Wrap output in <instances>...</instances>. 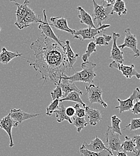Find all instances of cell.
I'll return each instance as SVG.
<instances>
[{
  "instance_id": "cell-3",
  "label": "cell",
  "mask_w": 140,
  "mask_h": 156,
  "mask_svg": "<svg viewBox=\"0 0 140 156\" xmlns=\"http://www.w3.org/2000/svg\"><path fill=\"white\" fill-rule=\"evenodd\" d=\"M94 4V21L100 27L102 22L108 20L111 15L112 5L107 4L104 1H102V5H99L95 1H92Z\"/></svg>"
},
{
  "instance_id": "cell-31",
  "label": "cell",
  "mask_w": 140,
  "mask_h": 156,
  "mask_svg": "<svg viewBox=\"0 0 140 156\" xmlns=\"http://www.w3.org/2000/svg\"><path fill=\"white\" fill-rule=\"evenodd\" d=\"M60 105V99H56L53 101L46 108V115L51 116L53 112L57 109Z\"/></svg>"
},
{
  "instance_id": "cell-25",
  "label": "cell",
  "mask_w": 140,
  "mask_h": 156,
  "mask_svg": "<svg viewBox=\"0 0 140 156\" xmlns=\"http://www.w3.org/2000/svg\"><path fill=\"white\" fill-rule=\"evenodd\" d=\"M80 94L77 92L73 91L68 94L65 98H62L60 99V102L62 103L63 101H74L77 102L78 103L81 104L84 108L86 107V105L82 101V100L80 98Z\"/></svg>"
},
{
  "instance_id": "cell-36",
  "label": "cell",
  "mask_w": 140,
  "mask_h": 156,
  "mask_svg": "<svg viewBox=\"0 0 140 156\" xmlns=\"http://www.w3.org/2000/svg\"><path fill=\"white\" fill-rule=\"evenodd\" d=\"M136 101L135 104L134 105V107L131 110V112L135 115L140 114V98Z\"/></svg>"
},
{
  "instance_id": "cell-17",
  "label": "cell",
  "mask_w": 140,
  "mask_h": 156,
  "mask_svg": "<svg viewBox=\"0 0 140 156\" xmlns=\"http://www.w3.org/2000/svg\"><path fill=\"white\" fill-rule=\"evenodd\" d=\"M60 85L62 91L63 97L62 98H65L68 94H70L71 92L76 91L80 94V95H83L82 91L77 88V87L76 85L74 82L69 80H61L60 82Z\"/></svg>"
},
{
  "instance_id": "cell-38",
  "label": "cell",
  "mask_w": 140,
  "mask_h": 156,
  "mask_svg": "<svg viewBox=\"0 0 140 156\" xmlns=\"http://www.w3.org/2000/svg\"><path fill=\"white\" fill-rule=\"evenodd\" d=\"M117 156H128L126 153L123 151H120V152H118V154Z\"/></svg>"
},
{
  "instance_id": "cell-26",
  "label": "cell",
  "mask_w": 140,
  "mask_h": 156,
  "mask_svg": "<svg viewBox=\"0 0 140 156\" xmlns=\"http://www.w3.org/2000/svg\"><path fill=\"white\" fill-rule=\"evenodd\" d=\"M72 122L73 125L77 128V132H80L84 127L87 125V122L86 121L84 118H79L76 115L72 117Z\"/></svg>"
},
{
  "instance_id": "cell-19",
  "label": "cell",
  "mask_w": 140,
  "mask_h": 156,
  "mask_svg": "<svg viewBox=\"0 0 140 156\" xmlns=\"http://www.w3.org/2000/svg\"><path fill=\"white\" fill-rule=\"evenodd\" d=\"M77 9L79 12L78 17L80 20V22L83 24L86 25L89 28H97L96 26L95 25L92 16L89 13L86 12L84 9H83L81 7H77Z\"/></svg>"
},
{
  "instance_id": "cell-11",
  "label": "cell",
  "mask_w": 140,
  "mask_h": 156,
  "mask_svg": "<svg viewBox=\"0 0 140 156\" xmlns=\"http://www.w3.org/2000/svg\"><path fill=\"white\" fill-rule=\"evenodd\" d=\"M19 125V123L15 121L10 115L8 114L7 116L2 118L0 121V127L4 130L6 133H7L9 139H10V143H9V147L10 148L13 147L14 146V142L13 140V137H12V128L13 127H17Z\"/></svg>"
},
{
  "instance_id": "cell-27",
  "label": "cell",
  "mask_w": 140,
  "mask_h": 156,
  "mask_svg": "<svg viewBox=\"0 0 140 156\" xmlns=\"http://www.w3.org/2000/svg\"><path fill=\"white\" fill-rule=\"evenodd\" d=\"M121 122V120L116 115H113L111 117V130L113 133H118L119 135H121L122 133L121 132V128L120 127V124Z\"/></svg>"
},
{
  "instance_id": "cell-40",
  "label": "cell",
  "mask_w": 140,
  "mask_h": 156,
  "mask_svg": "<svg viewBox=\"0 0 140 156\" xmlns=\"http://www.w3.org/2000/svg\"></svg>"
},
{
  "instance_id": "cell-21",
  "label": "cell",
  "mask_w": 140,
  "mask_h": 156,
  "mask_svg": "<svg viewBox=\"0 0 140 156\" xmlns=\"http://www.w3.org/2000/svg\"><path fill=\"white\" fill-rule=\"evenodd\" d=\"M65 52L67 59L69 62L70 69H73L74 64L77 61V59L79 57V54H75L70 46V42L69 40H66L65 42Z\"/></svg>"
},
{
  "instance_id": "cell-29",
  "label": "cell",
  "mask_w": 140,
  "mask_h": 156,
  "mask_svg": "<svg viewBox=\"0 0 140 156\" xmlns=\"http://www.w3.org/2000/svg\"><path fill=\"white\" fill-rule=\"evenodd\" d=\"M96 44L94 41H90L89 44L87 45V49L85 52V54H84L82 55V60L83 61V62H86L87 61H88V59L89 58V57L91 55V54L94 52H97V49H96Z\"/></svg>"
},
{
  "instance_id": "cell-37",
  "label": "cell",
  "mask_w": 140,
  "mask_h": 156,
  "mask_svg": "<svg viewBox=\"0 0 140 156\" xmlns=\"http://www.w3.org/2000/svg\"><path fill=\"white\" fill-rule=\"evenodd\" d=\"M65 112H66L67 115L70 118L73 117L75 115V110L73 107L66 108Z\"/></svg>"
},
{
  "instance_id": "cell-22",
  "label": "cell",
  "mask_w": 140,
  "mask_h": 156,
  "mask_svg": "<svg viewBox=\"0 0 140 156\" xmlns=\"http://www.w3.org/2000/svg\"><path fill=\"white\" fill-rule=\"evenodd\" d=\"M65 110H66V108L62 104H60L59 105V106L57 108V109L53 112V113L55 114L56 115L57 121L58 122H61L63 121H67L69 123L73 124L72 118L67 115Z\"/></svg>"
},
{
  "instance_id": "cell-1",
  "label": "cell",
  "mask_w": 140,
  "mask_h": 156,
  "mask_svg": "<svg viewBox=\"0 0 140 156\" xmlns=\"http://www.w3.org/2000/svg\"><path fill=\"white\" fill-rule=\"evenodd\" d=\"M30 49L34 52L35 59H28L33 61L28 60L29 66L41 74L40 79H43L44 82L49 80L58 85L67 70L70 69L65 50L43 34L31 43Z\"/></svg>"
},
{
  "instance_id": "cell-18",
  "label": "cell",
  "mask_w": 140,
  "mask_h": 156,
  "mask_svg": "<svg viewBox=\"0 0 140 156\" xmlns=\"http://www.w3.org/2000/svg\"><path fill=\"white\" fill-rule=\"evenodd\" d=\"M86 115L89 119V124L92 126H95L102 120L101 113L100 110L95 109L87 106L84 108Z\"/></svg>"
},
{
  "instance_id": "cell-35",
  "label": "cell",
  "mask_w": 140,
  "mask_h": 156,
  "mask_svg": "<svg viewBox=\"0 0 140 156\" xmlns=\"http://www.w3.org/2000/svg\"><path fill=\"white\" fill-rule=\"evenodd\" d=\"M75 110V115L79 118H84L86 116L85 110L83 108H80V105L77 103L73 107Z\"/></svg>"
},
{
  "instance_id": "cell-20",
  "label": "cell",
  "mask_w": 140,
  "mask_h": 156,
  "mask_svg": "<svg viewBox=\"0 0 140 156\" xmlns=\"http://www.w3.org/2000/svg\"><path fill=\"white\" fill-rule=\"evenodd\" d=\"M19 57H22V54H19L18 52H14L8 51L5 47H3L1 52H0V63L2 64H7L13 59Z\"/></svg>"
},
{
  "instance_id": "cell-33",
  "label": "cell",
  "mask_w": 140,
  "mask_h": 156,
  "mask_svg": "<svg viewBox=\"0 0 140 156\" xmlns=\"http://www.w3.org/2000/svg\"><path fill=\"white\" fill-rule=\"evenodd\" d=\"M128 127H130V130L133 131L135 130H138L140 129V118H134L131 121V122L125 127L123 128V129L128 128Z\"/></svg>"
},
{
  "instance_id": "cell-24",
  "label": "cell",
  "mask_w": 140,
  "mask_h": 156,
  "mask_svg": "<svg viewBox=\"0 0 140 156\" xmlns=\"http://www.w3.org/2000/svg\"><path fill=\"white\" fill-rule=\"evenodd\" d=\"M125 140L122 142L121 144V151L126 153H134L135 151V144L134 142L133 139H131L129 137H125Z\"/></svg>"
},
{
  "instance_id": "cell-15",
  "label": "cell",
  "mask_w": 140,
  "mask_h": 156,
  "mask_svg": "<svg viewBox=\"0 0 140 156\" xmlns=\"http://www.w3.org/2000/svg\"><path fill=\"white\" fill-rule=\"evenodd\" d=\"M9 115L15 121L18 122L19 124H20L25 120L37 117V116L40 115V114H28V113H26V112L22 111L20 109H13L10 110Z\"/></svg>"
},
{
  "instance_id": "cell-39",
  "label": "cell",
  "mask_w": 140,
  "mask_h": 156,
  "mask_svg": "<svg viewBox=\"0 0 140 156\" xmlns=\"http://www.w3.org/2000/svg\"><path fill=\"white\" fill-rule=\"evenodd\" d=\"M1 28L0 27V31H1Z\"/></svg>"
},
{
  "instance_id": "cell-10",
  "label": "cell",
  "mask_w": 140,
  "mask_h": 156,
  "mask_svg": "<svg viewBox=\"0 0 140 156\" xmlns=\"http://www.w3.org/2000/svg\"><path fill=\"white\" fill-rule=\"evenodd\" d=\"M109 67L117 69L127 79H131L133 76H135L138 79H140V74L136 70L134 64H131V66H125L123 64L113 61L110 64Z\"/></svg>"
},
{
  "instance_id": "cell-7",
  "label": "cell",
  "mask_w": 140,
  "mask_h": 156,
  "mask_svg": "<svg viewBox=\"0 0 140 156\" xmlns=\"http://www.w3.org/2000/svg\"><path fill=\"white\" fill-rule=\"evenodd\" d=\"M86 89L89 101L90 103H99L105 108L108 107V105L102 98V91L99 85L97 86L92 83L88 87L86 86Z\"/></svg>"
},
{
  "instance_id": "cell-8",
  "label": "cell",
  "mask_w": 140,
  "mask_h": 156,
  "mask_svg": "<svg viewBox=\"0 0 140 156\" xmlns=\"http://www.w3.org/2000/svg\"><path fill=\"white\" fill-rule=\"evenodd\" d=\"M105 135L106 137V142L108 145V148L110 151L117 152L121 151L122 142L119 138V134L113 133L111 130V127L108 126Z\"/></svg>"
},
{
  "instance_id": "cell-12",
  "label": "cell",
  "mask_w": 140,
  "mask_h": 156,
  "mask_svg": "<svg viewBox=\"0 0 140 156\" xmlns=\"http://www.w3.org/2000/svg\"><path fill=\"white\" fill-rule=\"evenodd\" d=\"M30 2L28 0H25L22 4H20L19 3L15 2V5L17 6V10L15 12L16 16V21L15 25L19 29L21 30V27L22 25L23 20L31 9L29 7L28 4Z\"/></svg>"
},
{
  "instance_id": "cell-5",
  "label": "cell",
  "mask_w": 140,
  "mask_h": 156,
  "mask_svg": "<svg viewBox=\"0 0 140 156\" xmlns=\"http://www.w3.org/2000/svg\"><path fill=\"white\" fill-rule=\"evenodd\" d=\"M43 13L44 16V20H42L39 26V30L41 31V34H44L46 37L52 39V40L56 42L63 49L65 50V42L60 40V38L55 34L54 32L52 30V27L48 23L47 18L46 14V10H43Z\"/></svg>"
},
{
  "instance_id": "cell-23",
  "label": "cell",
  "mask_w": 140,
  "mask_h": 156,
  "mask_svg": "<svg viewBox=\"0 0 140 156\" xmlns=\"http://www.w3.org/2000/svg\"><path fill=\"white\" fill-rule=\"evenodd\" d=\"M127 12V9L125 6V3L123 1L116 0L115 3L112 7V10L111 12V15L117 13L119 16L126 15Z\"/></svg>"
},
{
  "instance_id": "cell-34",
  "label": "cell",
  "mask_w": 140,
  "mask_h": 156,
  "mask_svg": "<svg viewBox=\"0 0 140 156\" xmlns=\"http://www.w3.org/2000/svg\"><path fill=\"white\" fill-rule=\"evenodd\" d=\"M134 142L135 144V151L134 155L135 156H140V135H136L133 138Z\"/></svg>"
},
{
  "instance_id": "cell-2",
  "label": "cell",
  "mask_w": 140,
  "mask_h": 156,
  "mask_svg": "<svg viewBox=\"0 0 140 156\" xmlns=\"http://www.w3.org/2000/svg\"><path fill=\"white\" fill-rule=\"evenodd\" d=\"M96 64L92 62L87 61L83 62L81 65L82 70L75 73L72 76L63 75L62 77V80H69L73 82H83L84 83H88L92 84L94 82V78L97 75L94 71V69L96 67Z\"/></svg>"
},
{
  "instance_id": "cell-13",
  "label": "cell",
  "mask_w": 140,
  "mask_h": 156,
  "mask_svg": "<svg viewBox=\"0 0 140 156\" xmlns=\"http://www.w3.org/2000/svg\"><path fill=\"white\" fill-rule=\"evenodd\" d=\"M80 148L86 149L94 153H100L102 151L107 150L109 153H113L112 151H110L108 148V147L105 145L104 143L102 141V140L97 136H96L95 139L92 140L89 144H87V143L84 142Z\"/></svg>"
},
{
  "instance_id": "cell-6",
  "label": "cell",
  "mask_w": 140,
  "mask_h": 156,
  "mask_svg": "<svg viewBox=\"0 0 140 156\" xmlns=\"http://www.w3.org/2000/svg\"><path fill=\"white\" fill-rule=\"evenodd\" d=\"M125 37L124 42L122 44H120L118 48L120 49H123L125 48H129L134 52V57L135 58H138L140 56V50L137 47V39L136 36L131 33L130 28H126L125 31Z\"/></svg>"
},
{
  "instance_id": "cell-14",
  "label": "cell",
  "mask_w": 140,
  "mask_h": 156,
  "mask_svg": "<svg viewBox=\"0 0 140 156\" xmlns=\"http://www.w3.org/2000/svg\"><path fill=\"white\" fill-rule=\"evenodd\" d=\"M120 37L119 33H113L112 40H113V46L111 51V55L110 58L112 59L113 61L118 62L119 64H123L124 62L123 53L121 51L120 49L117 45V40Z\"/></svg>"
},
{
  "instance_id": "cell-30",
  "label": "cell",
  "mask_w": 140,
  "mask_h": 156,
  "mask_svg": "<svg viewBox=\"0 0 140 156\" xmlns=\"http://www.w3.org/2000/svg\"><path fill=\"white\" fill-rule=\"evenodd\" d=\"M95 39L94 43L96 45L108 46L109 42L112 40V36L106 34H102Z\"/></svg>"
},
{
  "instance_id": "cell-16",
  "label": "cell",
  "mask_w": 140,
  "mask_h": 156,
  "mask_svg": "<svg viewBox=\"0 0 140 156\" xmlns=\"http://www.w3.org/2000/svg\"><path fill=\"white\" fill-rule=\"evenodd\" d=\"M50 20L52 23L51 24H50L51 27H53L57 30L65 31L70 33L72 35H74V30H73L68 27L67 20L65 18L59 17H52Z\"/></svg>"
},
{
  "instance_id": "cell-9",
  "label": "cell",
  "mask_w": 140,
  "mask_h": 156,
  "mask_svg": "<svg viewBox=\"0 0 140 156\" xmlns=\"http://www.w3.org/2000/svg\"><path fill=\"white\" fill-rule=\"evenodd\" d=\"M140 98V90L139 88H137L132 93V94L126 100H122L119 98H117L119 103V105L115 108L119 110V112L122 113L126 111H131L134 107V101L137 100Z\"/></svg>"
},
{
  "instance_id": "cell-32",
  "label": "cell",
  "mask_w": 140,
  "mask_h": 156,
  "mask_svg": "<svg viewBox=\"0 0 140 156\" xmlns=\"http://www.w3.org/2000/svg\"><path fill=\"white\" fill-rule=\"evenodd\" d=\"M50 95H51V97H52L53 101H54L56 99H60V98H62L63 93H62V89L60 88V84L56 85V87L51 91Z\"/></svg>"
},
{
  "instance_id": "cell-28",
  "label": "cell",
  "mask_w": 140,
  "mask_h": 156,
  "mask_svg": "<svg viewBox=\"0 0 140 156\" xmlns=\"http://www.w3.org/2000/svg\"><path fill=\"white\" fill-rule=\"evenodd\" d=\"M80 153L81 156H114L113 153H109L107 150L102 151L100 153H94L86 149L80 148Z\"/></svg>"
},
{
  "instance_id": "cell-4",
  "label": "cell",
  "mask_w": 140,
  "mask_h": 156,
  "mask_svg": "<svg viewBox=\"0 0 140 156\" xmlns=\"http://www.w3.org/2000/svg\"><path fill=\"white\" fill-rule=\"evenodd\" d=\"M110 27V25H102L101 27L93 28H87L79 30H74L73 37L74 39H79L81 41L84 40L95 39V37L101 34L102 32L105 31L107 28Z\"/></svg>"
}]
</instances>
